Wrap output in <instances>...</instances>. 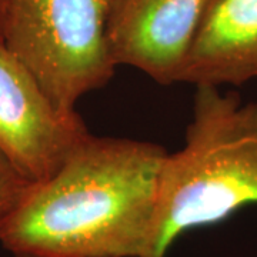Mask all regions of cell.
<instances>
[{
    "label": "cell",
    "mask_w": 257,
    "mask_h": 257,
    "mask_svg": "<svg viewBox=\"0 0 257 257\" xmlns=\"http://www.w3.org/2000/svg\"><path fill=\"white\" fill-rule=\"evenodd\" d=\"M3 15H5V0H0V42H2V28H3Z\"/></svg>",
    "instance_id": "obj_8"
},
{
    "label": "cell",
    "mask_w": 257,
    "mask_h": 257,
    "mask_svg": "<svg viewBox=\"0 0 257 257\" xmlns=\"http://www.w3.org/2000/svg\"><path fill=\"white\" fill-rule=\"evenodd\" d=\"M163 147L89 132L0 221L13 254L143 257L156 217Z\"/></svg>",
    "instance_id": "obj_1"
},
{
    "label": "cell",
    "mask_w": 257,
    "mask_h": 257,
    "mask_svg": "<svg viewBox=\"0 0 257 257\" xmlns=\"http://www.w3.org/2000/svg\"><path fill=\"white\" fill-rule=\"evenodd\" d=\"M250 204H257V99L196 87L184 146L162 165L143 257H165L184 231L220 223Z\"/></svg>",
    "instance_id": "obj_2"
},
{
    "label": "cell",
    "mask_w": 257,
    "mask_h": 257,
    "mask_svg": "<svg viewBox=\"0 0 257 257\" xmlns=\"http://www.w3.org/2000/svg\"><path fill=\"white\" fill-rule=\"evenodd\" d=\"M32 183L33 182L0 152V221L13 211Z\"/></svg>",
    "instance_id": "obj_7"
},
{
    "label": "cell",
    "mask_w": 257,
    "mask_h": 257,
    "mask_svg": "<svg viewBox=\"0 0 257 257\" xmlns=\"http://www.w3.org/2000/svg\"><path fill=\"white\" fill-rule=\"evenodd\" d=\"M107 9V0H5L2 43L62 111L114 76Z\"/></svg>",
    "instance_id": "obj_3"
},
{
    "label": "cell",
    "mask_w": 257,
    "mask_h": 257,
    "mask_svg": "<svg viewBox=\"0 0 257 257\" xmlns=\"http://www.w3.org/2000/svg\"><path fill=\"white\" fill-rule=\"evenodd\" d=\"M257 79V0H207L180 83L241 86Z\"/></svg>",
    "instance_id": "obj_6"
},
{
    "label": "cell",
    "mask_w": 257,
    "mask_h": 257,
    "mask_svg": "<svg viewBox=\"0 0 257 257\" xmlns=\"http://www.w3.org/2000/svg\"><path fill=\"white\" fill-rule=\"evenodd\" d=\"M89 133L77 111L57 109L0 42V152L32 182L46 179Z\"/></svg>",
    "instance_id": "obj_4"
},
{
    "label": "cell",
    "mask_w": 257,
    "mask_h": 257,
    "mask_svg": "<svg viewBox=\"0 0 257 257\" xmlns=\"http://www.w3.org/2000/svg\"><path fill=\"white\" fill-rule=\"evenodd\" d=\"M107 40L114 63L162 86L180 83L207 0H107Z\"/></svg>",
    "instance_id": "obj_5"
},
{
    "label": "cell",
    "mask_w": 257,
    "mask_h": 257,
    "mask_svg": "<svg viewBox=\"0 0 257 257\" xmlns=\"http://www.w3.org/2000/svg\"><path fill=\"white\" fill-rule=\"evenodd\" d=\"M15 257H39V256H32V254H13Z\"/></svg>",
    "instance_id": "obj_9"
}]
</instances>
